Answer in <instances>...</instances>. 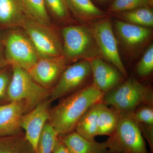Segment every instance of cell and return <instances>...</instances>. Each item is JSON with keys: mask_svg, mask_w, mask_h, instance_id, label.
Here are the masks:
<instances>
[{"mask_svg": "<svg viewBox=\"0 0 153 153\" xmlns=\"http://www.w3.org/2000/svg\"><path fill=\"white\" fill-rule=\"evenodd\" d=\"M22 1L27 18L43 25H52L44 0H22Z\"/></svg>", "mask_w": 153, "mask_h": 153, "instance_id": "obj_21", "label": "cell"}, {"mask_svg": "<svg viewBox=\"0 0 153 153\" xmlns=\"http://www.w3.org/2000/svg\"><path fill=\"white\" fill-rule=\"evenodd\" d=\"M152 1H153V0H152Z\"/></svg>", "mask_w": 153, "mask_h": 153, "instance_id": "obj_33", "label": "cell"}, {"mask_svg": "<svg viewBox=\"0 0 153 153\" xmlns=\"http://www.w3.org/2000/svg\"><path fill=\"white\" fill-rule=\"evenodd\" d=\"M120 112L102 103L97 120V136H110L117 127Z\"/></svg>", "mask_w": 153, "mask_h": 153, "instance_id": "obj_19", "label": "cell"}, {"mask_svg": "<svg viewBox=\"0 0 153 153\" xmlns=\"http://www.w3.org/2000/svg\"><path fill=\"white\" fill-rule=\"evenodd\" d=\"M58 137L55 130L48 122L41 134L36 153H52Z\"/></svg>", "mask_w": 153, "mask_h": 153, "instance_id": "obj_24", "label": "cell"}, {"mask_svg": "<svg viewBox=\"0 0 153 153\" xmlns=\"http://www.w3.org/2000/svg\"><path fill=\"white\" fill-rule=\"evenodd\" d=\"M104 95L91 82L60 99L50 109L48 122L59 137L74 131L82 116L91 107L102 102Z\"/></svg>", "mask_w": 153, "mask_h": 153, "instance_id": "obj_1", "label": "cell"}, {"mask_svg": "<svg viewBox=\"0 0 153 153\" xmlns=\"http://www.w3.org/2000/svg\"><path fill=\"white\" fill-rule=\"evenodd\" d=\"M25 113L24 102H9L0 105V137L22 134L21 121Z\"/></svg>", "mask_w": 153, "mask_h": 153, "instance_id": "obj_14", "label": "cell"}, {"mask_svg": "<svg viewBox=\"0 0 153 153\" xmlns=\"http://www.w3.org/2000/svg\"><path fill=\"white\" fill-rule=\"evenodd\" d=\"M153 105H144L127 113L139 124L153 126Z\"/></svg>", "mask_w": 153, "mask_h": 153, "instance_id": "obj_27", "label": "cell"}, {"mask_svg": "<svg viewBox=\"0 0 153 153\" xmlns=\"http://www.w3.org/2000/svg\"><path fill=\"white\" fill-rule=\"evenodd\" d=\"M92 78L89 61L79 60L68 65L51 90L49 99L51 101L65 97L90 84Z\"/></svg>", "mask_w": 153, "mask_h": 153, "instance_id": "obj_9", "label": "cell"}, {"mask_svg": "<svg viewBox=\"0 0 153 153\" xmlns=\"http://www.w3.org/2000/svg\"><path fill=\"white\" fill-rule=\"evenodd\" d=\"M115 28L122 45L131 56L135 55L148 44L153 35L150 28L132 25L121 20L116 21Z\"/></svg>", "mask_w": 153, "mask_h": 153, "instance_id": "obj_11", "label": "cell"}, {"mask_svg": "<svg viewBox=\"0 0 153 153\" xmlns=\"http://www.w3.org/2000/svg\"><path fill=\"white\" fill-rule=\"evenodd\" d=\"M22 28L32 41L39 58L63 56L62 41L52 25H43L26 17Z\"/></svg>", "mask_w": 153, "mask_h": 153, "instance_id": "obj_8", "label": "cell"}, {"mask_svg": "<svg viewBox=\"0 0 153 153\" xmlns=\"http://www.w3.org/2000/svg\"><path fill=\"white\" fill-rule=\"evenodd\" d=\"M9 65L18 66L28 71L39 57L34 45L22 28H14L0 33Z\"/></svg>", "mask_w": 153, "mask_h": 153, "instance_id": "obj_4", "label": "cell"}, {"mask_svg": "<svg viewBox=\"0 0 153 153\" xmlns=\"http://www.w3.org/2000/svg\"><path fill=\"white\" fill-rule=\"evenodd\" d=\"M114 16L121 21L132 25L150 28L153 26V12L152 7H143Z\"/></svg>", "mask_w": 153, "mask_h": 153, "instance_id": "obj_20", "label": "cell"}, {"mask_svg": "<svg viewBox=\"0 0 153 153\" xmlns=\"http://www.w3.org/2000/svg\"><path fill=\"white\" fill-rule=\"evenodd\" d=\"M52 153H71L67 147L58 137Z\"/></svg>", "mask_w": 153, "mask_h": 153, "instance_id": "obj_30", "label": "cell"}, {"mask_svg": "<svg viewBox=\"0 0 153 153\" xmlns=\"http://www.w3.org/2000/svg\"><path fill=\"white\" fill-rule=\"evenodd\" d=\"M49 14L56 22L66 25L71 22L70 12L64 0H44Z\"/></svg>", "mask_w": 153, "mask_h": 153, "instance_id": "obj_23", "label": "cell"}, {"mask_svg": "<svg viewBox=\"0 0 153 153\" xmlns=\"http://www.w3.org/2000/svg\"><path fill=\"white\" fill-rule=\"evenodd\" d=\"M101 103L94 105L82 116L74 131L87 139L94 140L97 136V120Z\"/></svg>", "mask_w": 153, "mask_h": 153, "instance_id": "obj_18", "label": "cell"}, {"mask_svg": "<svg viewBox=\"0 0 153 153\" xmlns=\"http://www.w3.org/2000/svg\"><path fill=\"white\" fill-rule=\"evenodd\" d=\"M51 102L47 99L24 114L21 119V128L25 132V138L36 153L43 128L49 121Z\"/></svg>", "mask_w": 153, "mask_h": 153, "instance_id": "obj_10", "label": "cell"}, {"mask_svg": "<svg viewBox=\"0 0 153 153\" xmlns=\"http://www.w3.org/2000/svg\"><path fill=\"white\" fill-rule=\"evenodd\" d=\"M9 65L5 55L4 43L2 40L0 38V69Z\"/></svg>", "mask_w": 153, "mask_h": 153, "instance_id": "obj_31", "label": "cell"}, {"mask_svg": "<svg viewBox=\"0 0 153 153\" xmlns=\"http://www.w3.org/2000/svg\"><path fill=\"white\" fill-rule=\"evenodd\" d=\"M152 0H114L108 10V13L113 15L134 9L153 6Z\"/></svg>", "mask_w": 153, "mask_h": 153, "instance_id": "obj_25", "label": "cell"}, {"mask_svg": "<svg viewBox=\"0 0 153 153\" xmlns=\"http://www.w3.org/2000/svg\"><path fill=\"white\" fill-rule=\"evenodd\" d=\"M153 70V45L151 44L137 64L136 71L141 77H147Z\"/></svg>", "mask_w": 153, "mask_h": 153, "instance_id": "obj_26", "label": "cell"}, {"mask_svg": "<svg viewBox=\"0 0 153 153\" xmlns=\"http://www.w3.org/2000/svg\"><path fill=\"white\" fill-rule=\"evenodd\" d=\"M12 67L13 73L7 92L8 102H24L26 113L49 98L50 90L38 84L27 71L18 66Z\"/></svg>", "mask_w": 153, "mask_h": 153, "instance_id": "obj_5", "label": "cell"}, {"mask_svg": "<svg viewBox=\"0 0 153 153\" xmlns=\"http://www.w3.org/2000/svg\"><path fill=\"white\" fill-rule=\"evenodd\" d=\"M69 12L79 21L86 24L108 17L107 13L102 10L91 0H64Z\"/></svg>", "mask_w": 153, "mask_h": 153, "instance_id": "obj_16", "label": "cell"}, {"mask_svg": "<svg viewBox=\"0 0 153 153\" xmlns=\"http://www.w3.org/2000/svg\"><path fill=\"white\" fill-rule=\"evenodd\" d=\"M0 153H36L24 134L0 137Z\"/></svg>", "mask_w": 153, "mask_h": 153, "instance_id": "obj_22", "label": "cell"}, {"mask_svg": "<svg viewBox=\"0 0 153 153\" xmlns=\"http://www.w3.org/2000/svg\"><path fill=\"white\" fill-rule=\"evenodd\" d=\"M88 61L91 68L92 82L104 94L124 81L125 77L121 73L101 57Z\"/></svg>", "mask_w": 153, "mask_h": 153, "instance_id": "obj_13", "label": "cell"}, {"mask_svg": "<svg viewBox=\"0 0 153 153\" xmlns=\"http://www.w3.org/2000/svg\"><path fill=\"white\" fill-rule=\"evenodd\" d=\"M143 136L149 143L151 150L153 149V126L139 124Z\"/></svg>", "mask_w": 153, "mask_h": 153, "instance_id": "obj_29", "label": "cell"}, {"mask_svg": "<svg viewBox=\"0 0 153 153\" xmlns=\"http://www.w3.org/2000/svg\"><path fill=\"white\" fill-rule=\"evenodd\" d=\"M63 56L69 63L100 57L95 40L86 25H66L60 30Z\"/></svg>", "mask_w": 153, "mask_h": 153, "instance_id": "obj_3", "label": "cell"}, {"mask_svg": "<svg viewBox=\"0 0 153 153\" xmlns=\"http://www.w3.org/2000/svg\"><path fill=\"white\" fill-rule=\"evenodd\" d=\"M59 137L71 153H108L105 142L87 139L75 131Z\"/></svg>", "mask_w": 153, "mask_h": 153, "instance_id": "obj_17", "label": "cell"}, {"mask_svg": "<svg viewBox=\"0 0 153 153\" xmlns=\"http://www.w3.org/2000/svg\"><path fill=\"white\" fill-rule=\"evenodd\" d=\"M86 26L94 38L102 59L113 65L127 78L128 73L121 59L117 40L109 17L100 19Z\"/></svg>", "mask_w": 153, "mask_h": 153, "instance_id": "obj_7", "label": "cell"}, {"mask_svg": "<svg viewBox=\"0 0 153 153\" xmlns=\"http://www.w3.org/2000/svg\"><path fill=\"white\" fill-rule=\"evenodd\" d=\"M26 18L22 0H0V33L22 28Z\"/></svg>", "mask_w": 153, "mask_h": 153, "instance_id": "obj_15", "label": "cell"}, {"mask_svg": "<svg viewBox=\"0 0 153 153\" xmlns=\"http://www.w3.org/2000/svg\"><path fill=\"white\" fill-rule=\"evenodd\" d=\"M102 103L120 112H131L144 105H153V91L149 86L130 77L105 94Z\"/></svg>", "mask_w": 153, "mask_h": 153, "instance_id": "obj_2", "label": "cell"}, {"mask_svg": "<svg viewBox=\"0 0 153 153\" xmlns=\"http://www.w3.org/2000/svg\"><path fill=\"white\" fill-rule=\"evenodd\" d=\"M68 64L63 56L53 58H39L28 72L38 84L51 90Z\"/></svg>", "mask_w": 153, "mask_h": 153, "instance_id": "obj_12", "label": "cell"}, {"mask_svg": "<svg viewBox=\"0 0 153 153\" xmlns=\"http://www.w3.org/2000/svg\"><path fill=\"white\" fill-rule=\"evenodd\" d=\"M105 143L108 153H148L139 123L127 113L120 112L117 127Z\"/></svg>", "mask_w": 153, "mask_h": 153, "instance_id": "obj_6", "label": "cell"}, {"mask_svg": "<svg viewBox=\"0 0 153 153\" xmlns=\"http://www.w3.org/2000/svg\"><path fill=\"white\" fill-rule=\"evenodd\" d=\"M12 73L13 69L10 65L0 69V105L8 102L7 92Z\"/></svg>", "mask_w": 153, "mask_h": 153, "instance_id": "obj_28", "label": "cell"}, {"mask_svg": "<svg viewBox=\"0 0 153 153\" xmlns=\"http://www.w3.org/2000/svg\"><path fill=\"white\" fill-rule=\"evenodd\" d=\"M95 1L100 2H106L107 1H108V0H95Z\"/></svg>", "mask_w": 153, "mask_h": 153, "instance_id": "obj_32", "label": "cell"}]
</instances>
